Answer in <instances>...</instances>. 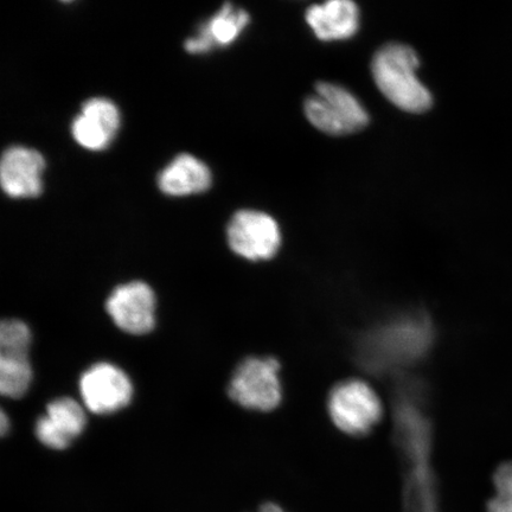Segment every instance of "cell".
Returning a JSON list of instances; mask_svg holds the SVG:
<instances>
[{"instance_id": "obj_19", "label": "cell", "mask_w": 512, "mask_h": 512, "mask_svg": "<svg viewBox=\"0 0 512 512\" xmlns=\"http://www.w3.org/2000/svg\"><path fill=\"white\" fill-rule=\"evenodd\" d=\"M259 512H287L283 507L277 503H264L261 505Z\"/></svg>"}, {"instance_id": "obj_13", "label": "cell", "mask_w": 512, "mask_h": 512, "mask_svg": "<svg viewBox=\"0 0 512 512\" xmlns=\"http://www.w3.org/2000/svg\"><path fill=\"white\" fill-rule=\"evenodd\" d=\"M305 19L320 41L348 40L360 28V9L351 0H331L312 5Z\"/></svg>"}, {"instance_id": "obj_12", "label": "cell", "mask_w": 512, "mask_h": 512, "mask_svg": "<svg viewBox=\"0 0 512 512\" xmlns=\"http://www.w3.org/2000/svg\"><path fill=\"white\" fill-rule=\"evenodd\" d=\"M120 126V113L112 101L89 99L72 125L73 137L85 149L100 151L111 144Z\"/></svg>"}, {"instance_id": "obj_14", "label": "cell", "mask_w": 512, "mask_h": 512, "mask_svg": "<svg viewBox=\"0 0 512 512\" xmlns=\"http://www.w3.org/2000/svg\"><path fill=\"white\" fill-rule=\"evenodd\" d=\"M249 15L243 9H236L226 3L203 25L200 34L185 42V49L191 54L206 53L214 46L226 47L238 38L249 23Z\"/></svg>"}, {"instance_id": "obj_10", "label": "cell", "mask_w": 512, "mask_h": 512, "mask_svg": "<svg viewBox=\"0 0 512 512\" xmlns=\"http://www.w3.org/2000/svg\"><path fill=\"white\" fill-rule=\"evenodd\" d=\"M46 160L28 147L14 146L4 152L0 162V182L10 197L31 198L41 195Z\"/></svg>"}, {"instance_id": "obj_7", "label": "cell", "mask_w": 512, "mask_h": 512, "mask_svg": "<svg viewBox=\"0 0 512 512\" xmlns=\"http://www.w3.org/2000/svg\"><path fill=\"white\" fill-rule=\"evenodd\" d=\"M227 236L232 251L251 261L270 260L281 246L277 221L261 211H238L228 224Z\"/></svg>"}, {"instance_id": "obj_16", "label": "cell", "mask_w": 512, "mask_h": 512, "mask_svg": "<svg viewBox=\"0 0 512 512\" xmlns=\"http://www.w3.org/2000/svg\"><path fill=\"white\" fill-rule=\"evenodd\" d=\"M32 381L29 356L0 355V393L19 399L28 392Z\"/></svg>"}, {"instance_id": "obj_15", "label": "cell", "mask_w": 512, "mask_h": 512, "mask_svg": "<svg viewBox=\"0 0 512 512\" xmlns=\"http://www.w3.org/2000/svg\"><path fill=\"white\" fill-rule=\"evenodd\" d=\"M159 189L169 196L200 194L211 185V172L200 159L182 153L160 172Z\"/></svg>"}, {"instance_id": "obj_6", "label": "cell", "mask_w": 512, "mask_h": 512, "mask_svg": "<svg viewBox=\"0 0 512 512\" xmlns=\"http://www.w3.org/2000/svg\"><path fill=\"white\" fill-rule=\"evenodd\" d=\"M328 408L334 424L349 435L368 434L379 424L383 407L367 382L343 381L331 390Z\"/></svg>"}, {"instance_id": "obj_2", "label": "cell", "mask_w": 512, "mask_h": 512, "mask_svg": "<svg viewBox=\"0 0 512 512\" xmlns=\"http://www.w3.org/2000/svg\"><path fill=\"white\" fill-rule=\"evenodd\" d=\"M433 341V324L426 313L402 312L364 331L356 342V356L371 373L398 374L424 360Z\"/></svg>"}, {"instance_id": "obj_18", "label": "cell", "mask_w": 512, "mask_h": 512, "mask_svg": "<svg viewBox=\"0 0 512 512\" xmlns=\"http://www.w3.org/2000/svg\"><path fill=\"white\" fill-rule=\"evenodd\" d=\"M494 485L496 496L486 505V512H512V462L498 467Z\"/></svg>"}, {"instance_id": "obj_5", "label": "cell", "mask_w": 512, "mask_h": 512, "mask_svg": "<svg viewBox=\"0 0 512 512\" xmlns=\"http://www.w3.org/2000/svg\"><path fill=\"white\" fill-rule=\"evenodd\" d=\"M279 371L280 364L273 357L246 358L230 380V399L253 411H273L283 399Z\"/></svg>"}, {"instance_id": "obj_20", "label": "cell", "mask_w": 512, "mask_h": 512, "mask_svg": "<svg viewBox=\"0 0 512 512\" xmlns=\"http://www.w3.org/2000/svg\"><path fill=\"white\" fill-rule=\"evenodd\" d=\"M10 427V422L8 419V416H6L5 412H2V416H0V432H2L3 435L8 433Z\"/></svg>"}, {"instance_id": "obj_9", "label": "cell", "mask_w": 512, "mask_h": 512, "mask_svg": "<svg viewBox=\"0 0 512 512\" xmlns=\"http://www.w3.org/2000/svg\"><path fill=\"white\" fill-rule=\"evenodd\" d=\"M106 311L115 325L127 334H149L156 325V296L143 281H132L112 292Z\"/></svg>"}, {"instance_id": "obj_8", "label": "cell", "mask_w": 512, "mask_h": 512, "mask_svg": "<svg viewBox=\"0 0 512 512\" xmlns=\"http://www.w3.org/2000/svg\"><path fill=\"white\" fill-rule=\"evenodd\" d=\"M80 394L88 411L107 415L120 411L131 402L133 387L125 371L114 364L101 362L82 374Z\"/></svg>"}, {"instance_id": "obj_4", "label": "cell", "mask_w": 512, "mask_h": 512, "mask_svg": "<svg viewBox=\"0 0 512 512\" xmlns=\"http://www.w3.org/2000/svg\"><path fill=\"white\" fill-rule=\"evenodd\" d=\"M304 111L311 125L329 136H348L369 124L366 108L347 88L336 83L318 82L315 94L305 100Z\"/></svg>"}, {"instance_id": "obj_17", "label": "cell", "mask_w": 512, "mask_h": 512, "mask_svg": "<svg viewBox=\"0 0 512 512\" xmlns=\"http://www.w3.org/2000/svg\"><path fill=\"white\" fill-rule=\"evenodd\" d=\"M31 332L18 319L4 320L0 325V355L29 356Z\"/></svg>"}, {"instance_id": "obj_3", "label": "cell", "mask_w": 512, "mask_h": 512, "mask_svg": "<svg viewBox=\"0 0 512 512\" xmlns=\"http://www.w3.org/2000/svg\"><path fill=\"white\" fill-rule=\"evenodd\" d=\"M420 67L418 54L402 43L384 44L371 61V73L380 92L400 110L424 113L433 105L432 94L416 72Z\"/></svg>"}, {"instance_id": "obj_1", "label": "cell", "mask_w": 512, "mask_h": 512, "mask_svg": "<svg viewBox=\"0 0 512 512\" xmlns=\"http://www.w3.org/2000/svg\"><path fill=\"white\" fill-rule=\"evenodd\" d=\"M424 389L402 381L395 394V437L406 465V512H440L431 466V424Z\"/></svg>"}, {"instance_id": "obj_11", "label": "cell", "mask_w": 512, "mask_h": 512, "mask_svg": "<svg viewBox=\"0 0 512 512\" xmlns=\"http://www.w3.org/2000/svg\"><path fill=\"white\" fill-rule=\"evenodd\" d=\"M86 413L78 401L60 398L50 402L46 414L36 422L38 441L53 450H66L85 430Z\"/></svg>"}]
</instances>
